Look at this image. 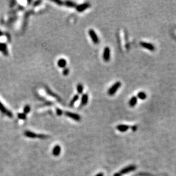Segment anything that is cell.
<instances>
[{"instance_id": "cell-1", "label": "cell", "mask_w": 176, "mask_h": 176, "mask_svg": "<svg viewBox=\"0 0 176 176\" xmlns=\"http://www.w3.org/2000/svg\"><path fill=\"white\" fill-rule=\"evenodd\" d=\"M136 166H135V165H130V166L125 167V168L121 170L119 173H115L113 176H121L123 174H127L129 172L134 171V170H136Z\"/></svg>"}, {"instance_id": "cell-19", "label": "cell", "mask_w": 176, "mask_h": 176, "mask_svg": "<svg viewBox=\"0 0 176 176\" xmlns=\"http://www.w3.org/2000/svg\"><path fill=\"white\" fill-rule=\"evenodd\" d=\"M76 90H77L78 92V95L79 94H82L83 91V84H81V83H79L77 86H76Z\"/></svg>"}, {"instance_id": "cell-22", "label": "cell", "mask_w": 176, "mask_h": 176, "mask_svg": "<svg viewBox=\"0 0 176 176\" xmlns=\"http://www.w3.org/2000/svg\"><path fill=\"white\" fill-rule=\"evenodd\" d=\"M38 138L41 139H46L49 138V136L47 135H43V134H40V135H38Z\"/></svg>"}, {"instance_id": "cell-20", "label": "cell", "mask_w": 176, "mask_h": 176, "mask_svg": "<svg viewBox=\"0 0 176 176\" xmlns=\"http://www.w3.org/2000/svg\"><path fill=\"white\" fill-rule=\"evenodd\" d=\"M30 111V107L29 105H27L24 107L23 108V113L25 114L28 113Z\"/></svg>"}, {"instance_id": "cell-15", "label": "cell", "mask_w": 176, "mask_h": 176, "mask_svg": "<svg viewBox=\"0 0 176 176\" xmlns=\"http://www.w3.org/2000/svg\"><path fill=\"white\" fill-rule=\"evenodd\" d=\"M60 151H61V148H60L59 145H56L54 148L53 150V154L55 156H58L59 155Z\"/></svg>"}, {"instance_id": "cell-26", "label": "cell", "mask_w": 176, "mask_h": 176, "mask_svg": "<svg viewBox=\"0 0 176 176\" xmlns=\"http://www.w3.org/2000/svg\"><path fill=\"white\" fill-rule=\"evenodd\" d=\"M96 176H104V174H103V173H100L99 174H98Z\"/></svg>"}, {"instance_id": "cell-7", "label": "cell", "mask_w": 176, "mask_h": 176, "mask_svg": "<svg viewBox=\"0 0 176 176\" xmlns=\"http://www.w3.org/2000/svg\"><path fill=\"white\" fill-rule=\"evenodd\" d=\"M91 6V4L88 3V2H86L83 4H80V5H76V10L78 12H82L88 9Z\"/></svg>"}, {"instance_id": "cell-14", "label": "cell", "mask_w": 176, "mask_h": 176, "mask_svg": "<svg viewBox=\"0 0 176 176\" xmlns=\"http://www.w3.org/2000/svg\"><path fill=\"white\" fill-rule=\"evenodd\" d=\"M58 66L60 68H64L67 65V61L63 58L60 59L57 62Z\"/></svg>"}, {"instance_id": "cell-13", "label": "cell", "mask_w": 176, "mask_h": 176, "mask_svg": "<svg viewBox=\"0 0 176 176\" xmlns=\"http://www.w3.org/2000/svg\"><path fill=\"white\" fill-rule=\"evenodd\" d=\"M24 135L26 136V137L29 138H31V139H34V138H38V135L37 134H35V133L33 132L27 131H25L24 133Z\"/></svg>"}, {"instance_id": "cell-3", "label": "cell", "mask_w": 176, "mask_h": 176, "mask_svg": "<svg viewBox=\"0 0 176 176\" xmlns=\"http://www.w3.org/2000/svg\"><path fill=\"white\" fill-rule=\"evenodd\" d=\"M88 34H89L90 37H91V39L94 44L97 45L99 43V39L98 37V35L96 34V32L94 31L93 29H90L88 30Z\"/></svg>"}, {"instance_id": "cell-25", "label": "cell", "mask_w": 176, "mask_h": 176, "mask_svg": "<svg viewBox=\"0 0 176 176\" xmlns=\"http://www.w3.org/2000/svg\"><path fill=\"white\" fill-rule=\"evenodd\" d=\"M131 129L133 131H136L137 130V125L132 126V127H131Z\"/></svg>"}, {"instance_id": "cell-17", "label": "cell", "mask_w": 176, "mask_h": 176, "mask_svg": "<svg viewBox=\"0 0 176 176\" xmlns=\"http://www.w3.org/2000/svg\"><path fill=\"white\" fill-rule=\"evenodd\" d=\"M79 98V96L78 94L75 95L74 96L73 98L72 99V100H71L70 103V107H72V106L74 105L75 103H76L78 100Z\"/></svg>"}, {"instance_id": "cell-24", "label": "cell", "mask_w": 176, "mask_h": 176, "mask_svg": "<svg viewBox=\"0 0 176 176\" xmlns=\"http://www.w3.org/2000/svg\"><path fill=\"white\" fill-rule=\"evenodd\" d=\"M56 114H57L58 116H61L63 114V111L61 110H60L59 108H56Z\"/></svg>"}, {"instance_id": "cell-18", "label": "cell", "mask_w": 176, "mask_h": 176, "mask_svg": "<svg viewBox=\"0 0 176 176\" xmlns=\"http://www.w3.org/2000/svg\"><path fill=\"white\" fill-rule=\"evenodd\" d=\"M64 4H65L66 6H68V7H70V8H74L76 6V4H75V2H72V1H66V2H64Z\"/></svg>"}, {"instance_id": "cell-9", "label": "cell", "mask_w": 176, "mask_h": 176, "mask_svg": "<svg viewBox=\"0 0 176 176\" xmlns=\"http://www.w3.org/2000/svg\"><path fill=\"white\" fill-rule=\"evenodd\" d=\"M88 102V95L87 94H83L81 98V105L82 106H84L87 105Z\"/></svg>"}, {"instance_id": "cell-4", "label": "cell", "mask_w": 176, "mask_h": 176, "mask_svg": "<svg viewBox=\"0 0 176 176\" xmlns=\"http://www.w3.org/2000/svg\"><path fill=\"white\" fill-rule=\"evenodd\" d=\"M103 60L106 62L110 61V58H111V51H110V47H106L104 48L103 53Z\"/></svg>"}, {"instance_id": "cell-10", "label": "cell", "mask_w": 176, "mask_h": 176, "mask_svg": "<svg viewBox=\"0 0 176 176\" xmlns=\"http://www.w3.org/2000/svg\"><path fill=\"white\" fill-rule=\"evenodd\" d=\"M116 128L118 131L121 132H124L128 130V129L129 128V127L128 125H127L121 124L117 126Z\"/></svg>"}, {"instance_id": "cell-6", "label": "cell", "mask_w": 176, "mask_h": 176, "mask_svg": "<svg viewBox=\"0 0 176 176\" xmlns=\"http://www.w3.org/2000/svg\"><path fill=\"white\" fill-rule=\"evenodd\" d=\"M64 114H65L66 116H68V117L71 118V119L75 121H80V120H81L80 116L77 113H72L71 112H67L66 111V112H64Z\"/></svg>"}, {"instance_id": "cell-2", "label": "cell", "mask_w": 176, "mask_h": 176, "mask_svg": "<svg viewBox=\"0 0 176 176\" xmlns=\"http://www.w3.org/2000/svg\"><path fill=\"white\" fill-rule=\"evenodd\" d=\"M121 86V83L120 82L118 81L116 82L115 84H113V85L109 88L108 90V94L110 96H113V95H115V93L117 92L118 90L120 88V87Z\"/></svg>"}, {"instance_id": "cell-11", "label": "cell", "mask_w": 176, "mask_h": 176, "mask_svg": "<svg viewBox=\"0 0 176 176\" xmlns=\"http://www.w3.org/2000/svg\"><path fill=\"white\" fill-rule=\"evenodd\" d=\"M137 103V96H133L130 99L129 101V105L131 107H134Z\"/></svg>"}, {"instance_id": "cell-12", "label": "cell", "mask_w": 176, "mask_h": 176, "mask_svg": "<svg viewBox=\"0 0 176 176\" xmlns=\"http://www.w3.org/2000/svg\"><path fill=\"white\" fill-rule=\"evenodd\" d=\"M0 51L2 52L5 55H8V52L7 46L6 44L4 43H0Z\"/></svg>"}, {"instance_id": "cell-5", "label": "cell", "mask_w": 176, "mask_h": 176, "mask_svg": "<svg viewBox=\"0 0 176 176\" xmlns=\"http://www.w3.org/2000/svg\"><path fill=\"white\" fill-rule=\"evenodd\" d=\"M140 44V46L142 47L149 50L150 51H154L155 50V47H154V46L153 44L150 43L141 42Z\"/></svg>"}, {"instance_id": "cell-8", "label": "cell", "mask_w": 176, "mask_h": 176, "mask_svg": "<svg viewBox=\"0 0 176 176\" xmlns=\"http://www.w3.org/2000/svg\"><path fill=\"white\" fill-rule=\"evenodd\" d=\"M0 111L2 113H5V115L8 117H13V114H12V113L5 108V106H4L1 102H0Z\"/></svg>"}, {"instance_id": "cell-23", "label": "cell", "mask_w": 176, "mask_h": 176, "mask_svg": "<svg viewBox=\"0 0 176 176\" xmlns=\"http://www.w3.org/2000/svg\"><path fill=\"white\" fill-rule=\"evenodd\" d=\"M69 69H68V68H64L63 71V74L64 76H67V75H68V74H69Z\"/></svg>"}, {"instance_id": "cell-16", "label": "cell", "mask_w": 176, "mask_h": 176, "mask_svg": "<svg viewBox=\"0 0 176 176\" xmlns=\"http://www.w3.org/2000/svg\"><path fill=\"white\" fill-rule=\"evenodd\" d=\"M146 97H147V95H146L145 92H142V91L139 92V93L137 94V98L141 99V100H145L146 98Z\"/></svg>"}, {"instance_id": "cell-21", "label": "cell", "mask_w": 176, "mask_h": 176, "mask_svg": "<svg viewBox=\"0 0 176 176\" xmlns=\"http://www.w3.org/2000/svg\"><path fill=\"white\" fill-rule=\"evenodd\" d=\"M18 117L19 119H22V120H25L26 118V115L24 113H18Z\"/></svg>"}]
</instances>
